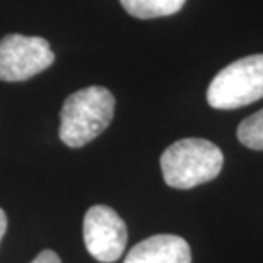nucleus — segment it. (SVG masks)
I'll return each mask as SVG.
<instances>
[{
    "mask_svg": "<svg viewBox=\"0 0 263 263\" xmlns=\"http://www.w3.org/2000/svg\"><path fill=\"white\" fill-rule=\"evenodd\" d=\"M115 115V96L106 87L91 86L70 94L60 111V139L82 147L108 128Z\"/></svg>",
    "mask_w": 263,
    "mask_h": 263,
    "instance_id": "nucleus-1",
    "label": "nucleus"
},
{
    "mask_svg": "<svg viewBox=\"0 0 263 263\" xmlns=\"http://www.w3.org/2000/svg\"><path fill=\"white\" fill-rule=\"evenodd\" d=\"M222 151L205 139H181L161 156V171L166 185L178 190L212 181L222 171Z\"/></svg>",
    "mask_w": 263,
    "mask_h": 263,
    "instance_id": "nucleus-2",
    "label": "nucleus"
},
{
    "mask_svg": "<svg viewBox=\"0 0 263 263\" xmlns=\"http://www.w3.org/2000/svg\"><path fill=\"white\" fill-rule=\"evenodd\" d=\"M263 98V53L250 55L224 67L207 89L215 109H236Z\"/></svg>",
    "mask_w": 263,
    "mask_h": 263,
    "instance_id": "nucleus-3",
    "label": "nucleus"
},
{
    "mask_svg": "<svg viewBox=\"0 0 263 263\" xmlns=\"http://www.w3.org/2000/svg\"><path fill=\"white\" fill-rule=\"evenodd\" d=\"M53 62V50L45 38L7 34L0 40V81H28L46 70Z\"/></svg>",
    "mask_w": 263,
    "mask_h": 263,
    "instance_id": "nucleus-4",
    "label": "nucleus"
},
{
    "mask_svg": "<svg viewBox=\"0 0 263 263\" xmlns=\"http://www.w3.org/2000/svg\"><path fill=\"white\" fill-rule=\"evenodd\" d=\"M84 243L98 261L113 263L127 246V226L111 207L94 205L84 217Z\"/></svg>",
    "mask_w": 263,
    "mask_h": 263,
    "instance_id": "nucleus-5",
    "label": "nucleus"
},
{
    "mask_svg": "<svg viewBox=\"0 0 263 263\" xmlns=\"http://www.w3.org/2000/svg\"><path fill=\"white\" fill-rule=\"evenodd\" d=\"M123 263H192V251L180 236L156 234L135 245Z\"/></svg>",
    "mask_w": 263,
    "mask_h": 263,
    "instance_id": "nucleus-6",
    "label": "nucleus"
},
{
    "mask_svg": "<svg viewBox=\"0 0 263 263\" xmlns=\"http://www.w3.org/2000/svg\"><path fill=\"white\" fill-rule=\"evenodd\" d=\"M123 9L137 19H154L176 14L186 0H120Z\"/></svg>",
    "mask_w": 263,
    "mask_h": 263,
    "instance_id": "nucleus-7",
    "label": "nucleus"
},
{
    "mask_svg": "<svg viewBox=\"0 0 263 263\" xmlns=\"http://www.w3.org/2000/svg\"><path fill=\"white\" fill-rule=\"evenodd\" d=\"M238 139L248 149L263 151V109L239 123Z\"/></svg>",
    "mask_w": 263,
    "mask_h": 263,
    "instance_id": "nucleus-8",
    "label": "nucleus"
},
{
    "mask_svg": "<svg viewBox=\"0 0 263 263\" xmlns=\"http://www.w3.org/2000/svg\"><path fill=\"white\" fill-rule=\"evenodd\" d=\"M31 263H62L60 261V256L51 250H45L36 256V258L31 261Z\"/></svg>",
    "mask_w": 263,
    "mask_h": 263,
    "instance_id": "nucleus-9",
    "label": "nucleus"
},
{
    "mask_svg": "<svg viewBox=\"0 0 263 263\" xmlns=\"http://www.w3.org/2000/svg\"><path fill=\"white\" fill-rule=\"evenodd\" d=\"M5 229H7V215L2 209H0V241H2L4 234H5Z\"/></svg>",
    "mask_w": 263,
    "mask_h": 263,
    "instance_id": "nucleus-10",
    "label": "nucleus"
}]
</instances>
